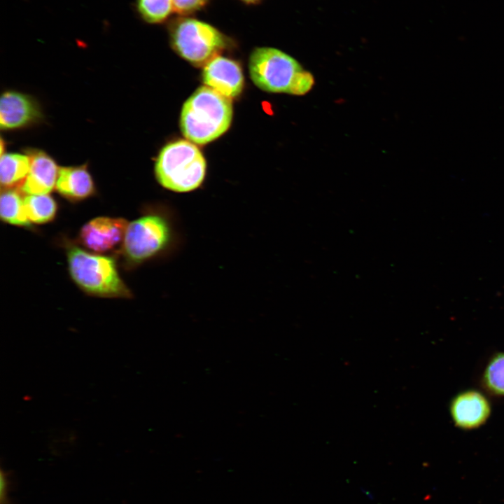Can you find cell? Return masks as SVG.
<instances>
[{"instance_id":"15","label":"cell","mask_w":504,"mask_h":504,"mask_svg":"<svg viewBox=\"0 0 504 504\" xmlns=\"http://www.w3.org/2000/svg\"><path fill=\"white\" fill-rule=\"evenodd\" d=\"M27 217L31 223L45 224L52 221L57 212V204L48 194L29 195L24 199Z\"/></svg>"},{"instance_id":"2","label":"cell","mask_w":504,"mask_h":504,"mask_svg":"<svg viewBox=\"0 0 504 504\" xmlns=\"http://www.w3.org/2000/svg\"><path fill=\"white\" fill-rule=\"evenodd\" d=\"M233 109L231 99L208 86H202L186 101L180 116L183 136L204 145L223 134L230 127Z\"/></svg>"},{"instance_id":"1","label":"cell","mask_w":504,"mask_h":504,"mask_svg":"<svg viewBox=\"0 0 504 504\" xmlns=\"http://www.w3.org/2000/svg\"><path fill=\"white\" fill-rule=\"evenodd\" d=\"M183 242L177 213L172 207L160 204L146 208L140 217L128 223L120 251L125 264L132 268L176 255Z\"/></svg>"},{"instance_id":"20","label":"cell","mask_w":504,"mask_h":504,"mask_svg":"<svg viewBox=\"0 0 504 504\" xmlns=\"http://www.w3.org/2000/svg\"><path fill=\"white\" fill-rule=\"evenodd\" d=\"M8 480L7 477L4 475V471L1 473V504H8L7 497Z\"/></svg>"},{"instance_id":"12","label":"cell","mask_w":504,"mask_h":504,"mask_svg":"<svg viewBox=\"0 0 504 504\" xmlns=\"http://www.w3.org/2000/svg\"><path fill=\"white\" fill-rule=\"evenodd\" d=\"M55 188L71 202L84 200L95 192L92 178L84 165L59 168Z\"/></svg>"},{"instance_id":"4","label":"cell","mask_w":504,"mask_h":504,"mask_svg":"<svg viewBox=\"0 0 504 504\" xmlns=\"http://www.w3.org/2000/svg\"><path fill=\"white\" fill-rule=\"evenodd\" d=\"M170 44L182 58L195 66H204L232 43L214 25L192 15H178L167 23Z\"/></svg>"},{"instance_id":"9","label":"cell","mask_w":504,"mask_h":504,"mask_svg":"<svg viewBox=\"0 0 504 504\" xmlns=\"http://www.w3.org/2000/svg\"><path fill=\"white\" fill-rule=\"evenodd\" d=\"M202 76L206 86L230 99L239 96L244 88V76L239 63L221 55L204 66Z\"/></svg>"},{"instance_id":"6","label":"cell","mask_w":504,"mask_h":504,"mask_svg":"<svg viewBox=\"0 0 504 504\" xmlns=\"http://www.w3.org/2000/svg\"><path fill=\"white\" fill-rule=\"evenodd\" d=\"M251 80L260 89L289 94L297 75L304 69L292 56L272 47H257L249 57Z\"/></svg>"},{"instance_id":"7","label":"cell","mask_w":504,"mask_h":504,"mask_svg":"<svg viewBox=\"0 0 504 504\" xmlns=\"http://www.w3.org/2000/svg\"><path fill=\"white\" fill-rule=\"evenodd\" d=\"M127 225L122 218H94L81 227L78 239L83 246L98 254L111 252L121 248Z\"/></svg>"},{"instance_id":"8","label":"cell","mask_w":504,"mask_h":504,"mask_svg":"<svg viewBox=\"0 0 504 504\" xmlns=\"http://www.w3.org/2000/svg\"><path fill=\"white\" fill-rule=\"evenodd\" d=\"M449 414L454 426L470 430L484 425L491 414V406L486 396L476 389L458 393L450 401Z\"/></svg>"},{"instance_id":"3","label":"cell","mask_w":504,"mask_h":504,"mask_svg":"<svg viewBox=\"0 0 504 504\" xmlns=\"http://www.w3.org/2000/svg\"><path fill=\"white\" fill-rule=\"evenodd\" d=\"M66 253L69 274L85 293L100 298L132 297L113 258L89 253L75 245H69Z\"/></svg>"},{"instance_id":"10","label":"cell","mask_w":504,"mask_h":504,"mask_svg":"<svg viewBox=\"0 0 504 504\" xmlns=\"http://www.w3.org/2000/svg\"><path fill=\"white\" fill-rule=\"evenodd\" d=\"M40 117L38 106L29 96L6 91L0 100V125L3 130L17 129L35 122Z\"/></svg>"},{"instance_id":"14","label":"cell","mask_w":504,"mask_h":504,"mask_svg":"<svg viewBox=\"0 0 504 504\" xmlns=\"http://www.w3.org/2000/svg\"><path fill=\"white\" fill-rule=\"evenodd\" d=\"M0 215L1 220L10 225L26 227L31 225L25 211L24 200L19 192L13 188L1 192Z\"/></svg>"},{"instance_id":"18","label":"cell","mask_w":504,"mask_h":504,"mask_svg":"<svg viewBox=\"0 0 504 504\" xmlns=\"http://www.w3.org/2000/svg\"><path fill=\"white\" fill-rule=\"evenodd\" d=\"M211 0H172L174 13L178 15H192L203 10Z\"/></svg>"},{"instance_id":"16","label":"cell","mask_w":504,"mask_h":504,"mask_svg":"<svg viewBox=\"0 0 504 504\" xmlns=\"http://www.w3.org/2000/svg\"><path fill=\"white\" fill-rule=\"evenodd\" d=\"M482 384L490 393L504 397V352L493 354L482 376Z\"/></svg>"},{"instance_id":"21","label":"cell","mask_w":504,"mask_h":504,"mask_svg":"<svg viewBox=\"0 0 504 504\" xmlns=\"http://www.w3.org/2000/svg\"><path fill=\"white\" fill-rule=\"evenodd\" d=\"M246 5H258L260 4L262 0H239Z\"/></svg>"},{"instance_id":"17","label":"cell","mask_w":504,"mask_h":504,"mask_svg":"<svg viewBox=\"0 0 504 504\" xmlns=\"http://www.w3.org/2000/svg\"><path fill=\"white\" fill-rule=\"evenodd\" d=\"M136 8L141 18L149 24L167 22L174 13L172 0H136Z\"/></svg>"},{"instance_id":"13","label":"cell","mask_w":504,"mask_h":504,"mask_svg":"<svg viewBox=\"0 0 504 504\" xmlns=\"http://www.w3.org/2000/svg\"><path fill=\"white\" fill-rule=\"evenodd\" d=\"M30 158L20 153H5L0 161V181L5 189L22 183L29 173Z\"/></svg>"},{"instance_id":"5","label":"cell","mask_w":504,"mask_h":504,"mask_svg":"<svg viewBox=\"0 0 504 504\" xmlns=\"http://www.w3.org/2000/svg\"><path fill=\"white\" fill-rule=\"evenodd\" d=\"M206 170V160L194 144L178 140L160 150L155 164L158 182L172 192L184 193L199 188Z\"/></svg>"},{"instance_id":"19","label":"cell","mask_w":504,"mask_h":504,"mask_svg":"<svg viewBox=\"0 0 504 504\" xmlns=\"http://www.w3.org/2000/svg\"><path fill=\"white\" fill-rule=\"evenodd\" d=\"M314 83L312 74L303 69L295 77L289 94L298 96L304 95L312 89Z\"/></svg>"},{"instance_id":"11","label":"cell","mask_w":504,"mask_h":504,"mask_svg":"<svg viewBox=\"0 0 504 504\" xmlns=\"http://www.w3.org/2000/svg\"><path fill=\"white\" fill-rule=\"evenodd\" d=\"M30 168L21 186L28 195H44L50 192L58 176L59 169L55 161L42 151H33L29 155Z\"/></svg>"}]
</instances>
